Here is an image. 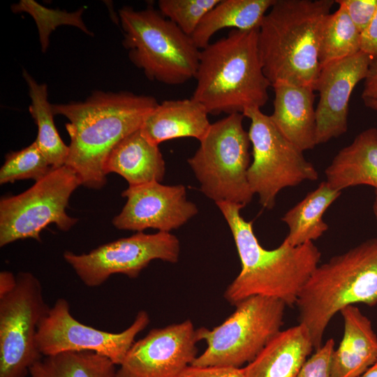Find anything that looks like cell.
I'll use <instances>...</instances> for the list:
<instances>
[{"instance_id":"6da1fadb","label":"cell","mask_w":377,"mask_h":377,"mask_svg":"<svg viewBox=\"0 0 377 377\" xmlns=\"http://www.w3.org/2000/svg\"><path fill=\"white\" fill-rule=\"evenodd\" d=\"M150 96L130 91H94L84 101L52 104L54 115L68 119L69 154L66 165L82 185L101 189L107 182L104 168L114 147L139 129L145 115L157 105Z\"/></svg>"},{"instance_id":"7a4b0ae2","label":"cell","mask_w":377,"mask_h":377,"mask_svg":"<svg viewBox=\"0 0 377 377\" xmlns=\"http://www.w3.org/2000/svg\"><path fill=\"white\" fill-rule=\"evenodd\" d=\"M232 232L241 261V271L227 287L224 297L235 306L254 295L295 304L304 283L318 265L321 253L313 242L291 246L283 242L268 250L259 243L253 222L240 214L242 206L216 202Z\"/></svg>"},{"instance_id":"3957f363","label":"cell","mask_w":377,"mask_h":377,"mask_svg":"<svg viewBox=\"0 0 377 377\" xmlns=\"http://www.w3.org/2000/svg\"><path fill=\"white\" fill-rule=\"evenodd\" d=\"M335 0H275L258 36L265 76L315 90L323 28Z\"/></svg>"},{"instance_id":"277c9868","label":"cell","mask_w":377,"mask_h":377,"mask_svg":"<svg viewBox=\"0 0 377 377\" xmlns=\"http://www.w3.org/2000/svg\"><path fill=\"white\" fill-rule=\"evenodd\" d=\"M258 36V29H232L200 50L191 98L209 114H243L267 103L272 84L263 68Z\"/></svg>"},{"instance_id":"5b68a950","label":"cell","mask_w":377,"mask_h":377,"mask_svg":"<svg viewBox=\"0 0 377 377\" xmlns=\"http://www.w3.org/2000/svg\"><path fill=\"white\" fill-rule=\"evenodd\" d=\"M377 304V244L364 242L318 265L295 304L299 322L309 330L314 349L321 346L327 326L343 308Z\"/></svg>"},{"instance_id":"8992f818","label":"cell","mask_w":377,"mask_h":377,"mask_svg":"<svg viewBox=\"0 0 377 377\" xmlns=\"http://www.w3.org/2000/svg\"><path fill=\"white\" fill-rule=\"evenodd\" d=\"M123 45L131 62L146 77L168 85L195 78L200 50L191 37L151 4L141 10H119Z\"/></svg>"},{"instance_id":"52a82bcc","label":"cell","mask_w":377,"mask_h":377,"mask_svg":"<svg viewBox=\"0 0 377 377\" xmlns=\"http://www.w3.org/2000/svg\"><path fill=\"white\" fill-rule=\"evenodd\" d=\"M244 117L234 113L211 124L187 160L201 192L215 203L229 202L244 207L253 198L247 177L251 141L243 127Z\"/></svg>"},{"instance_id":"ba28073f","label":"cell","mask_w":377,"mask_h":377,"mask_svg":"<svg viewBox=\"0 0 377 377\" xmlns=\"http://www.w3.org/2000/svg\"><path fill=\"white\" fill-rule=\"evenodd\" d=\"M235 311L221 325L197 329L207 348L191 365L242 368L253 361L280 331L286 304L263 295L249 297L235 305Z\"/></svg>"},{"instance_id":"9c48e42d","label":"cell","mask_w":377,"mask_h":377,"mask_svg":"<svg viewBox=\"0 0 377 377\" xmlns=\"http://www.w3.org/2000/svg\"><path fill=\"white\" fill-rule=\"evenodd\" d=\"M82 185L76 172L64 165L52 168L25 191L0 200V246L17 240L41 242L40 232L54 223L68 231L77 219L66 213L72 193Z\"/></svg>"},{"instance_id":"30bf717a","label":"cell","mask_w":377,"mask_h":377,"mask_svg":"<svg viewBox=\"0 0 377 377\" xmlns=\"http://www.w3.org/2000/svg\"><path fill=\"white\" fill-rule=\"evenodd\" d=\"M243 115L251 122L248 133L253 160L248 182L263 208L272 209L282 189L318 179L317 170L304 158V151L279 131L269 115L258 108L247 109Z\"/></svg>"},{"instance_id":"8fae6325","label":"cell","mask_w":377,"mask_h":377,"mask_svg":"<svg viewBox=\"0 0 377 377\" xmlns=\"http://www.w3.org/2000/svg\"><path fill=\"white\" fill-rule=\"evenodd\" d=\"M16 276L14 289L0 297V377H27L43 357L36 334L50 306L36 276L29 272Z\"/></svg>"},{"instance_id":"7c38bea8","label":"cell","mask_w":377,"mask_h":377,"mask_svg":"<svg viewBox=\"0 0 377 377\" xmlns=\"http://www.w3.org/2000/svg\"><path fill=\"white\" fill-rule=\"evenodd\" d=\"M179 251V239L170 232H138L99 246L87 253L66 251L63 257L86 286L95 288L116 274L135 279L154 260L175 263Z\"/></svg>"},{"instance_id":"4fadbf2b","label":"cell","mask_w":377,"mask_h":377,"mask_svg":"<svg viewBox=\"0 0 377 377\" xmlns=\"http://www.w3.org/2000/svg\"><path fill=\"white\" fill-rule=\"evenodd\" d=\"M145 311L138 313L133 323L121 332H108L75 319L64 298L58 299L40 320L36 346L43 357L68 351H91L110 359L115 365L124 360L135 337L149 324Z\"/></svg>"},{"instance_id":"5bb4252c","label":"cell","mask_w":377,"mask_h":377,"mask_svg":"<svg viewBox=\"0 0 377 377\" xmlns=\"http://www.w3.org/2000/svg\"><path fill=\"white\" fill-rule=\"evenodd\" d=\"M197 330L190 320L154 328L135 341L117 377H179L197 357Z\"/></svg>"},{"instance_id":"9a60e30c","label":"cell","mask_w":377,"mask_h":377,"mask_svg":"<svg viewBox=\"0 0 377 377\" xmlns=\"http://www.w3.org/2000/svg\"><path fill=\"white\" fill-rule=\"evenodd\" d=\"M126 202L112 223L119 230L142 232L148 228L170 232L198 212L195 203L186 198L184 185H163L151 182L128 186L121 193Z\"/></svg>"},{"instance_id":"2e32d148","label":"cell","mask_w":377,"mask_h":377,"mask_svg":"<svg viewBox=\"0 0 377 377\" xmlns=\"http://www.w3.org/2000/svg\"><path fill=\"white\" fill-rule=\"evenodd\" d=\"M372 59L362 51L320 67L315 91L317 145L346 133L348 105L356 85L365 80Z\"/></svg>"},{"instance_id":"e0dca14e","label":"cell","mask_w":377,"mask_h":377,"mask_svg":"<svg viewBox=\"0 0 377 377\" xmlns=\"http://www.w3.org/2000/svg\"><path fill=\"white\" fill-rule=\"evenodd\" d=\"M272 87L273 112L269 115L279 131L302 151L317 145L315 90L286 82Z\"/></svg>"},{"instance_id":"ac0fdd59","label":"cell","mask_w":377,"mask_h":377,"mask_svg":"<svg viewBox=\"0 0 377 377\" xmlns=\"http://www.w3.org/2000/svg\"><path fill=\"white\" fill-rule=\"evenodd\" d=\"M340 313L343 334L331 357L330 377H358L377 360V335L358 307L348 306Z\"/></svg>"},{"instance_id":"d6986e66","label":"cell","mask_w":377,"mask_h":377,"mask_svg":"<svg viewBox=\"0 0 377 377\" xmlns=\"http://www.w3.org/2000/svg\"><path fill=\"white\" fill-rule=\"evenodd\" d=\"M208 114L205 108L192 98L164 101L145 115L140 131L149 142L158 146L180 138L200 140L211 125Z\"/></svg>"},{"instance_id":"ffe728a7","label":"cell","mask_w":377,"mask_h":377,"mask_svg":"<svg viewBox=\"0 0 377 377\" xmlns=\"http://www.w3.org/2000/svg\"><path fill=\"white\" fill-rule=\"evenodd\" d=\"M313 349L304 325L281 330L243 368L244 377H297Z\"/></svg>"},{"instance_id":"44dd1931","label":"cell","mask_w":377,"mask_h":377,"mask_svg":"<svg viewBox=\"0 0 377 377\" xmlns=\"http://www.w3.org/2000/svg\"><path fill=\"white\" fill-rule=\"evenodd\" d=\"M104 171L124 178L128 186L161 182L165 172V163L158 145L149 142L140 128L121 140L112 150Z\"/></svg>"},{"instance_id":"7402d4cb","label":"cell","mask_w":377,"mask_h":377,"mask_svg":"<svg viewBox=\"0 0 377 377\" xmlns=\"http://www.w3.org/2000/svg\"><path fill=\"white\" fill-rule=\"evenodd\" d=\"M327 183L339 191L359 185L377 190V128L360 133L325 169Z\"/></svg>"},{"instance_id":"603a6c76","label":"cell","mask_w":377,"mask_h":377,"mask_svg":"<svg viewBox=\"0 0 377 377\" xmlns=\"http://www.w3.org/2000/svg\"><path fill=\"white\" fill-rule=\"evenodd\" d=\"M341 193V191L332 188L326 181L309 192L281 218L288 228L283 242L296 246L320 237L329 228L323 219V214Z\"/></svg>"},{"instance_id":"cb8c5ba5","label":"cell","mask_w":377,"mask_h":377,"mask_svg":"<svg viewBox=\"0 0 377 377\" xmlns=\"http://www.w3.org/2000/svg\"><path fill=\"white\" fill-rule=\"evenodd\" d=\"M275 0H220L201 20L191 36L200 50L214 34L225 28L242 31L258 29Z\"/></svg>"},{"instance_id":"d4e9b609","label":"cell","mask_w":377,"mask_h":377,"mask_svg":"<svg viewBox=\"0 0 377 377\" xmlns=\"http://www.w3.org/2000/svg\"><path fill=\"white\" fill-rule=\"evenodd\" d=\"M22 75L31 98L29 110L38 127L34 142L52 168L64 166L68 159L69 147L62 141L56 128L52 104L47 99V87L38 84L25 70Z\"/></svg>"},{"instance_id":"484cf974","label":"cell","mask_w":377,"mask_h":377,"mask_svg":"<svg viewBox=\"0 0 377 377\" xmlns=\"http://www.w3.org/2000/svg\"><path fill=\"white\" fill-rule=\"evenodd\" d=\"M115 364L91 351H68L43 357L30 369V377H117Z\"/></svg>"},{"instance_id":"4316f807","label":"cell","mask_w":377,"mask_h":377,"mask_svg":"<svg viewBox=\"0 0 377 377\" xmlns=\"http://www.w3.org/2000/svg\"><path fill=\"white\" fill-rule=\"evenodd\" d=\"M362 34L355 26L347 11L338 9L326 18L320 41V67L353 56L361 51Z\"/></svg>"},{"instance_id":"83f0119b","label":"cell","mask_w":377,"mask_h":377,"mask_svg":"<svg viewBox=\"0 0 377 377\" xmlns=\"http://www.w3.org/2000/svg\"><path fill=\"white\" fill-rule=\"evenodd\" d=\"M52 169L35 142L17 151L8 153L0 169V184L14 183L17 180L37 182Z\"/></svg>"},{"instance_id":"f1b7e54d","label":"cell","mask_w":377,"mask_h":377,"mask_svg":"<svg viewBox=\"0 0 377 377\" xmlns=\"http://www.w3.org/2000/svg\"><path fill=\"white\" fill-rule=\"evenodd\" d=\"M13 12L25 11L34 17L39 31L41 48L43 52L48 46L50 32L61 24H70L80 29L87 34H92L82 20L83 9L68 13L59 10H51L32 0H22L12 6Z\"/></svg>"},{"instance_id":"f546056e","label":"cell","mask_w":377,"mask_h":377,"mask_svg":"<svg viewBox=\"0 0 377 377\" xmlns=\"http://www.w3.org/2000/svg\"><path fill=\"white\" fill-rule=\"evenodd\" d=\"M220 0H160L158 10L184 33L191 36L197 27Z\"/></svg>"},{"instance_id":"4dcf8cb0","label":"cell","mask_w":377,"mask_h":377,"mask_svg":"<svg viewBox=\"0 0 377 377\" xmlns=\"http://www.w3.org/2000/svg\"><path fill=\"white\" fill-rule=\"evenodd\" d=\"M334 350V341L329 339L309 356L297 377H330V362Z\"/></svg>"},{"instance_id":"1f68e13d","label":"cell","mask_w":377,"mask_h":377,"mask_svg":"<svg viewBox=\"0 0 377 377\" xmlns=\"http://www.w3.org/2000/svg\"><path fill=\"white\" fill-rule=\"evenodd\" d=\"M335 3L346 9L361 34L369 26L377 11V0H335Z\"/></svg>"},{"instance_id":"d6a6232c","label":"cell","mask_w":377,"mask_h":377,"mask_svg":"<svg viewBox=\"0 0 377 377\" xmlns=\"http://www.w3.org/2000/svg\"><path fill=\"white\" fill-rule=\"evenodd\" d=\"M179 377H244L243 368L188 366Z\"/></svg>"},{"instance_id":"836d02e7","label":"cell","mask_w":377,"mask_h":377,"mask_svg":"<svg viewBox=\"0 0 377 377\" xmlns=\"http://www.w3.org/2000/svg\"><path fill=\"white\" fill-rule=\"evenodd\" d=\"M361 51L377 61V11L367 29L362 34Z\"/></svg>"},{"instance_id":"e575fe53","label":"cell","mask_w":377,"mask_h":377,"mask_svg":"<svg viewBox=\"0 0 377 377\" xmlns=\"http://www.w3.org/2000/svg\"><path fill=\"white\" fill-rule=\"evenodd\" d=\"M362 100L377 99V61H372L364 80Z\"/></svg>"},{"instance_id":"d590c367","label":"cell","mask_w":377,"mask_h":377,"mask_svg":"<svg viewBox=\"0 0 377 377\" xmlns=\"http://www.w3.org/2000/svg\"><path fill=\"white\" fill-rule=\"evenodd\" d=\"M17 284V276L11 272L2 271L0 272V297L4 296L12 291Z\"/></svg>"},{"instance_id":"8d00e7d4","label":"cell","mask_w":377,"mask_h":377,"mask_svg":"<svg viewBox=\"0 0 377 377\" xmlns=\"http://www.w3.org/2000/svg\"><path fill=\"white\" fill-rule=\"evenodd\" d=\"M358 377H377V360L367 370Z\"/></svg>"},{"instance_id":"74e56055","label":"cell","mask_w":377,"mask_h":377,"mask_svg":"<svg viewBox=\"0 0 377 377\" xmlns=\"http://www.w3.org/2000/svg\"><path fill=\"white\" fill-rule=\"evenodd\" d=\"M363 101L366 107L377 112V99H365Z\"/></svg>"},{"instance_id":"f35d334b","label":"cell","mask_w":377,"mask_h":377,"mask_svg":"<svg viewBox=\"0 0 377 377\" xmlns=\"http://www.w3.org/2000/svg\"><path fill=\"white\" fill-rule=\"evenodd\" d=\"M373 210L374 213L375 214V217L377 222V190H375V198H374V202L373 205ZM376 244H377V238L376 239Z\"/></svg>"}]
</instances>
